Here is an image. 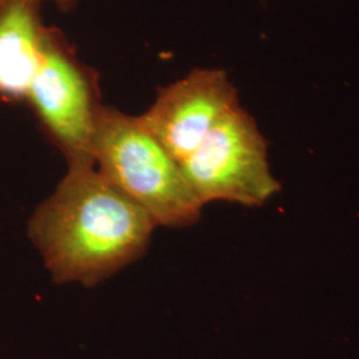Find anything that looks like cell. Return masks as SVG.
Segmentation results:
<instances>
[{"label": "cell", "instance_id": "6", "mask_svg": "<svg viewBox=\"0 0 359 359\" xmlns=\"http://www.w3.org/2000/svg\"><path fill=\"white\" fill-rule=\"evenodd\" d=\"M50 28L39 4L13 0L0 13V100H27L43 62Z\"/></svg>", "mask_w": 359, "mask_h": 359}, {"label": "cell", "instance_id": "3", "mask_svg": "<svg viewBox=\"0 0 359 359\" xmlns=\"http://www.w3.org/2000/svg\"><path fill=\"white\" fill-rule=\"evenodd\" d=\"M180 164L203 205L226 201L261 206L281 189L270 170L268 142L241 104Z\"/></svg>", "mask_w": 359, "mask_h": 359}, {"label": "cell", "instance_id": "8", "mask_svg": "<svg viewBox=\"0 0 359 359\" xmlns=\"http://www.w3.org/2000/svg\"><path fill=\"white\" fill-rule=\"evenodd\" d=\"M13 0H0V13H1V11L11 3Z\"/></svg>", "mask_w": 359, "mask_h": 359}, {"label": "cell", "instance_id": "2", "mask_svg": "<svg viewBox=\"0 0 359 359\" xmlns=\"http://www.w3.org/2000/svg\"><path fill=\"white\" fill-rule=\"evenodd\" d=\"M93 163L156 226L182 228L198 221L204 205L193 192L181 164L144 127L139 116L112 107L100 108Z\"/></svg>", "mask_w": 359, "mask_h": 359}, {"label": "cell", "instance_id": "5", "mask_svg": "<svg viewBox=\"0 0 359 359\" xmlns=\"http://www.w3.org/2000/svg\"><path fill=\"white\" fill-rule=\"evenodd\" d=\"M240 105L238 93L221 69H194L158 92L140 117L179 163L201 144L218 121Z\"/></svg>", "mask_w": 359, "mask_h": 359}, {"label": "cell", "instance_id": "1", "mask_svg": "<svg viewBox=\"0 0 359 359\" xmlns=\"http://www.w3.org/2000/svg\"><path fill=\"white\" fill-rule=\"evenodd\" d=\"M156 225L95 164H68L27 236L57 283L92 287L145 253Z\"/></svg>", "mask_w": 359, "mask_h": 359}, {"label": "cell", "instance_id": "7", "mask_svg": "<svg viewBox=\"0 0 359 359\" xmlns=\"http://www.w3.org/2000/svg\"><path fill=\"white\" fill-rule=\"evenodd\" d=\"M28 1L38 3L39 4L41 0H28ZM52 1H53L60 10H63V11H71L77 3V0H52Z\"/></svg>", "mask_w": 359, "mask_h": 359}, {"label": "cell", "instance_id": "4", "mask_svg": "<svg viewBox=\"0 0 359 359\" xmlns=\"http://www.w3.org/2000/svg\"><path fill=\"white\" fill-rule=\"evenodd\" d=\"M27 102L68 164H95L93 139L103 107L97 76L77 59L57 29L50 28Z\"/></svg>", "mask_w": 359, "mask_h": 359}]
</instances>
